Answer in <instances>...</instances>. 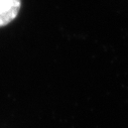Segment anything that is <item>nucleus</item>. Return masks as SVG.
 <instances>
[{
    "mask_svg": "<svg viewBox=\"0 0 128 128\" xmlns=\"http://www.w3.org/2000/svg\"><path fill=\"white\" fill-rule=\"evenodd\" d=\"M21 0H0V27L11 23L18 15Z\"/></svg>",
    "mask_w": 128,
    "mask_h": 128,
    "instance_id": "nucleus-1",
    "label": "nucleus"
}]
</instances>
